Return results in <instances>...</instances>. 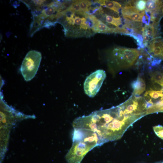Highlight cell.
<instances>
[{"label":"cell","instance_id":"obj_1","mask_svg":"<svg viewBox=\"0 0 163 163\" xmlns=\"http://www.w3.org/2000/svg\"><path fill=\"white\" fill-rule=\"evenodd\" d=\"M144 116L126 101L116 106L78 118L72 125L74 129L94 132L102 145L120 139L129 126Z\"/></svg>","mask_w":163,"mask_h":163},{"label":"cell","instance_id":"obj_2","mask_svg":"<svg viewBox=\"0 0 163 163\" xmlns=\"http://www.w3.org/2000/svg\"><path fill=\"white\" fill-rule=\"evenodd\" d=\"M72 145L66 158L68 163H81L86 155L94 148L101 146L97 135L85 129H74Z\"/></svg>","mask_w":163,"mask_h":163},{"label":"cell","instance_id":"obj_3","mask_svg":"<svg viewBox=\"0 0 163 163\" xmlns=\"http://www.w3.org/2000/svg\"><path fill=\"white\" fill-rule=\"evenodd\" d=\"M41 59V53L36 50H31L26 54L20 68L21 73L26 81H30L34 77Z\"/></svg>","mask_w":163,"mask_h":163},{"label":"cell","instance_id":"obj_4","mask_svg":"<svg viewBox=\"0 0 163 163\" xmlns=\"http://www.w3.org/2000/svg\"><path fill=\"white\" fill-rule=\"evenodd\" d=\"M106 77L105 72L99 69L87 77L84 84L85 93L90 97H94L99 91Z\"/></svg>","mask_w":163,"mask_h":163},{"label":"cell","instance_id":"obj_5","mask_svg":"<svg viewBox=\"0 0 163 163\" xmlns=\"http://www.w3.org/2000/svg\"><path fill=\"white\" fill-rule=\"evenodd\" d=\"M113 54L120 66L126 68L133 65L139 56L140 52L136 49L117 47L113 50Z\"/></svg>","mask_w":163,"mask_h":163},{"label":"cell","instance_id":"obj_6","mask_svg":"<svg viewBox=\"0 0 163 163\" xmlns=\"http://www.w3.org/2000/svg\"><path fill=\"white\" fill-rule=\"evenodd\" d=\"M121 12L124 18L136 22H142L145 14L144 11H140L131 5H126L122 8Z\"/></svg>","mask_w":163,"mask_h":163},{"label":"cell","instance_id":"obj_7","mask_svg":"<svg viewBox=\"0 0 163 163\" xmlns=\"http://www.w3.org/2000/svg\"><path fill=\"white\" fill-rule=\"evenodd\" d=\"M143 37V44L147 46L150 42L154 39L156 35V32L154 26L151 24H145L142 29Z\"/></svg>","mask_w":163,"mask_h":163},{"label":"cell","instance_id":"obj_8","mask_svg":"<svg viewBox=\"0 0 163 163\" xmlns=\"http://www.w3.org/2000/svg\"><path fill=\"white\" fill-rule=\"evenodd\" d=\"M131 85L133 89V94L136 96L141 94L145 90L146 85L145 81L140 76H138L132 82Z\"/></svg>","mask_w":163,"mask_h":163},{"label":"cell","instance_id":"obj_9","mask_svg":"<svg viewBox=\"0 0 163 163\" xmlns=\"http://www.w3.org/2000/svg\"><path fill=\"white\" fill-rule=\"evenodd\" d=\"M94 33H114V29L108 27L105 24L98 20L95 16L94 18Z\"/></svg>","mask_w":163,"mask_h":163},{"label":"cell","instance_id":"obj_10","mask_svg":"<svg viewBox=\"0 0 163 163\" xmlns=\"http://www.w3.org/2000/svg\"><path fill=\"white\" fill-rule=\"evenodd\" d=\"M163 6V3L161 1L149 0L146 1L145 11L146 12H152L159 11Z\"/></svg>","mask_w":163,"mask_h":163},{"label":"cell","instance_id":"obj_11","mask_svg":"<svg viewBox=\"0 0 163 163\" xmlns=\"http://www.w3.org/2000/svg\"><path fill=\"white\" fill-rule=\"evenodd\" d=\"M96 2L101 5L105 6L107 8L119 13L122 8L121 5L117 2L110 0H98Z\"/></svg>","mask_w":163,"mask_h":163},{"label":"cell","instance_id":"obj_12","mask_svg":"<svg viewBox=\"0 0 163 163\" xmlns=\"http://www.w3.org/2000/svg\"><path fill=\"white\" fill-rule=\"evenodd\" d=\"M149 76L153 83L163 87V72L158 70L153 71L149 73Z\"/></svg>","mask_w":163,"mask_h":163},{"label":"cell","instance_id":"obj_13","mask_svg":"<svg viewBox=\"0 0 163 163\" xmlns=\"http://www.w3.org/2000/svg\"><path fill=\"white\" fill-rule=\"evenodd\" d=\"M105 21L107 23L119 27L122 24V21L120 17L117 18L112 16L106 14H105Z\"/></svg>","mask_w":163,"mask_h":163},{"label":"cell","instance_id":"obj_14","mask_svg":"<svg viewBox=\"0 0 163 163\" xmlns=\"http://www.w3.org/2000/svg\"><path fill=\"white\" fill-rule=\"evenodd\" d=\"M82 12L87 13L91 9V2L88 0H78Z\"/></svg>","mask_w":163,"mask_h":163},{"label":"cell","instance_id":"obj_15","mask_svg":"<svg viewBox=\"0 0 163 163\" xmlns=\"http://www.w3.org/2000/svg\"><path fill=\"white\" fill-rule=\"evenodd\" d=\"M69 8L75 12L79 14H85L82 12L78 0L73 1Z\"/></svg>","mask_w":163,"mask_h":163},{"label":"cell","instance_id":"obj_16","mask_svg":"<svg viewBox=\"0 0 163 163\" xmlns=\"http://www.w3.org/2000/svg\"><path fill=\"white\" fill-rule=\"evenodd\" d=\"M146 1L140 0L139 1H135L134 5L138 10L140 11H144L145 8V5Z\"/></svg>","mask_w":163,"mask_h":163},{"label":"cell","instance_id":"obj_17","mask_svg":"<svg viewBox=\"0 0 163 163\" xmlns=\"http://www.w3.org/2000/svg\"><path fill=\"white\" fill-rule=\"evenodd\" d=\"M153 129L157 136L163 140V126L157 125L154 126Z\"/></svg>","mask_w":163,"mask_h":163},{"label":"cell","instance_id":"obj_18","mask_svg":"<svg viewBox=\"0 0 163 163\" xmlns=\"http://www.w3.org/2000/svg\"><path fill=\"white\" fill-rule=\"evenodd\" d=\"M161 163H163V162H161Z\"/></svg>","mask_w":163,"mask_h":163}]
</instances>
